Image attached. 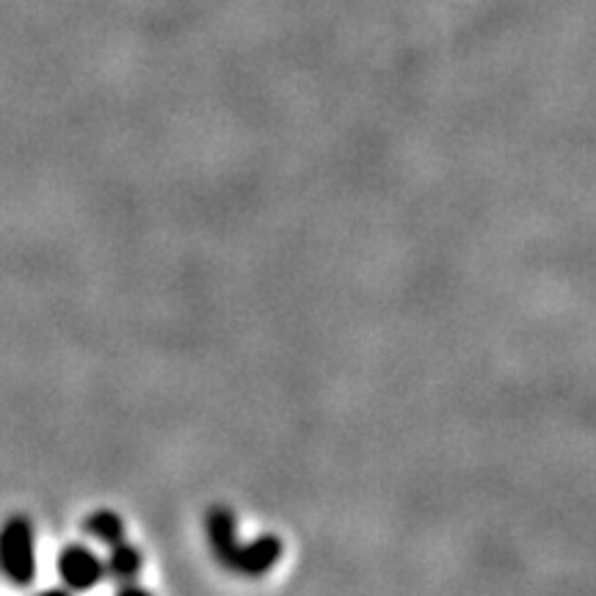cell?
Wrapping results in <instances>:
<instances>
[{
    "instance_id": "cell-1",
    "label": "cell",
    "mask_w": 596,
    "mask_h": 596,
    "mask_svg": "<svg viewBox=\"0 0 596 596\" xmlns=\"http://www.w3.org/2000/svg\"><path fill=\"white\" fill-rule=\"evenodd\" d=\"M0 569L17 585H28L34 580V527L25 516H12L0 527Z\"/></svg>"
},
{
    "instance_id": "cell-3",
    "label": "cell",
    "mask_w": 596,
    "mask_h": 596,
    "mask_svg": "<svg viewBox=\"0 0 596 596\" xmlns=\"http://www.w3.org/2000/svg\"><path fill=\"white\" fill-rule=\"evenodd\" d=\"M282 558V541L276 536H263L252 544H240L238 552L233 556L227 569L246 574V577H260V574L271 572L276 561Z\"/></svg>"
},
{
    "instance_id": "cell-4",
    "label": "cell",
    "mask_w": 596,
    "mask_h": 596,
    "mask_svg": "<svg viewBox=\"0 0 596 596\" xmlns=\"http://www.w3.org/2000/svg\"><path fill=\"white\" fill-rule=\"evenodd\" d=\"M207 538H211V547L218 561L229 567V561H233V556L240 547L233 511L224 509V505H213L211 514H207Z\"/></svg>"
},
{
    "instance_id": "cell-6",
    "label": "cell",
    "mask_w": 596,
    "mask_h": 596,
    "mask_svg": "<svg viewBox=\"0 0 596 596\" xmlns=\"http://www.w3.org/2000/svg\"><path fill=\"white\" fill-rule=\"evenodd\" d=\"M86 533L111 547V544L124 541V522L114 511H97L86 520Z\"/></svg>"
},
{
    "instance_id": "cell-5",
    "label": "cell",
    "mask_w": 596,
    "mask_h": 596,
    "mask_svg": "<svg viewBox=\"0 0 596 596\" xmlns=\"http://www.w3.org/2000/svg\"><path fill=\"white\" fill-rule=\"evenodd\" d=\"M106 569L114 580H119V583H133L141 572L139 547H133V544H124V541L111 544V556H108Z\"/></svg>"
},
{
    "instance_id": "cell-2",
    "label": "cell",
    "mask_w": 596,
    "mask_h": 596,
    "mask_svg": "<svg viewBox=\"0 0 596 596\" xmlns=\"http://www.w3.org/2000/svg\"><path fill=\"white\" fill-rule=\"evenodd\" d=\"M59 574L64 580V585H70L72 591H86L92 585H97L106 574V563L99 561L88 547L83 544H72L61 552L59 558Z\"/></svg>"
}]
</instances>
